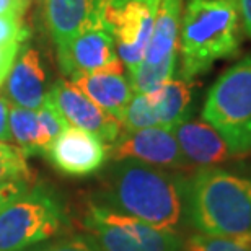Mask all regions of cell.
<instances>
[{
  "instance_id": "cell-28",
  "label": "cell",
  "mask_w": 251,
  "mask_h": 251,
  "mask_svg": "<svg viewBox=\"0 0 251 251\" xmlns=\"http://www.w3.org/2000/svg\"><path fill=\"white\" fill-rule=\"evenodd\" d=\"M25 8L26 7L20 3L18 0H0V17L22 18Z\"/></svg>"
},
{
  "instance_id": "cell-7",
  "label": "cell",
  "mask_w": 251,
  "mask_h": 251,
  "mask_svg": "<svg viewBox=\"0 0 251 251\" xmlns=\"http://www.w3.org/2000/svg\"><path fill=\"white\" fill-rule=\"evenodd\" d=\"M183 0H162L144 61L129 72L134 93H152L173 78L178 61V38Z\"/></svg>"
},
{
  "instance_id": "cell-22",
  "label": "cell",
  "mask_w": 251,
  "mask_h": 251,
  "mask_svg": "<svg viewBox=\"0 0 251 251\" xmlns=\"http://www.w3.org/2000/svg\"><path fill=\"white\" fill-rule=\"evenodd\" d=\"M183 251H251V243L209 235H193L184 242Z\"/></svg>"
},
{
  "instance_id": "cell-15",
  "label": "cell",
  "mask_w": 251,
  "mask_h": 251,
  "mask_svg": "<svg viewBox=\"0 0 251 251\" xmlns=\"http://www.w3.org/2000/svg\"><path fill=\"white\" fill-rule=\"evenodd\" d=\"M184 158L198 167H214L233 155L217 129L204 121H183L172 129Z\"/></svg>"
},
{
  "instance_id": "cell-18",
  "label": "cell",
  "mask_w": 251,
  "mask_h": 251,
  "mask_svg": "<svg viewBox=\"0 0 251 251\" xmlns=\"http://www.w3.org/2000/svg\"><path fill=\"white\" fill-rule=\"evenodd\" d=\"M8 129L10 137L17 147L26 155L43 153V134H41V124H39L38 111L33 109H25L10 104V114H8Z\"/></svg>"
},
{
  "instance_id": "cell-29",
  "label": "cell",
  "mask_w": 251,
  "mask_h": 251,
  "mask_svg": "<svg viewBox=\"0 0 251 251\" xmlns=\"http://www.w3.org/2000/svg\"><path fill=\"white\" fill-rule=\"evenodd\" d=\"M240 17H242L243 31L251 38V0H237Z\"/></svg>"
},
{
  "instance_id": "cell-10",
  "label": "cell",
  "mask_w": 251,
  "mask_h": 251,
  "mask_svg": "<svg viewBox=\"0 0 251 251\" xmlns=\"http://www.w3.org/2000/svg\"><path fill=\"white\" fill-rule=\"evenodd\" d=\"M52 167L69 176H88L103 168L109 158V145L88 130L69 126L46 149Z\"/></svg>"
},
{
  "instance_id": "cell-23",
  "label": "cell",
  "mask_w": 251,
  "mask_h": 251,
  "mask_svg": "<svg viewBox=\"0 0 251 251\" xmlns=\"http://www.w3.org/2000/svg\"><path fill=\"white\" fill-rule=\"evenodd\" d=\"M28 38V29L23 26L22 18L0 17V46L22 44Z\"/></svg>"
},
{
  "instance_id": "cell-26",
  "label": "cell",
  "mask_w": 251,
  "mask_h": 251,
  "mask_svg": "<svg viewBox=\"0 0 251 251\" xmlns=\"http://www.w3.org/2000/svg\"><path fill=\"white\" fill-rule=\"evenodd\" d=\"M18 49L20 44H5V46H0V87H2V83L7 78L10 69H12Z\"/></svg>"
},
{
  "instance_id": "cell-3",
  "label": "cell",
  "mask_w": 251,
  "mask_h": 251,
  "mask_svg": "<svg viewBox=\"0 0 251 251\" xmlns=\"http://www.w3.org/2000/svg\"><path fill=\"white\" fill-rule=\"evenodd\" d=\"M243 33L237 0H186L178 38L181 78L193 80L237 56Z\"/></svg>"
},
{
  "instance_id": "cell-16",
  "label": "cell",
  "mask_w": 251,
  "mask_h": 251,
  "mask_svg": "<svg viewBox=\"0 0 251 251\" xmlns=\"http://www.w3.org/2000/svg\"><path fill=\"white\" fill-rule=\"evenodd\" d=\"M69 82L118 121H121L124 109L134 95L132 85L124 77V74H77L72 75Z\"/></svg>"
},
{
  "instance_id": "cell-20",
  "label": "cell",
  "mask_w": 251,
  "mask_h": 251,
  "mask_svg": "<svg viewBox=\"0 0 251 251\" xmlns=\"http://www.w3.org/2000/svg\"><path fill=\"white\" fill-rule=\"evenodd\" d=\"M121 126L126 130H140L147 127H155L158 126L157 114H155L153 104L145 93H134L129 104L126 106Z\"/></svg>"
},
{
  "instance_id": "cell-4",
  "label": "cell",
  "mask_w": 251,
  "mask_h": 251,
  "mask_svg": "<svg viewBox=\"0 0 251 251\" xmlns=\"http://www.w3.org/2000/svg\"><path fill=\"white\" fill-rule=\"evenodd\" d=\"M202 118L227 140L233 155L251 152V54L215 80L205 97Z\"/></svg>"
},
{
  "instance_id": "cell-13",
  "label": "cell",
  "mask_w": 251,
  "mask_h": 251,
  "mask_svg": "<svg viewBox=\"0 0 251 251\" xmlns=\"http://www.w3.org/2000/svg\"><path fill=\"white\" fill-rule=\"evenodd\" d=\"M118 57L114 38L106 29L82 33L57 48L59 65L69 77L77 74L98 72Z\"/></svg>"
},
{
  "instance_id": "cell-12",
  "label": "cell",
  "mask_w": 251,
  "mask_h": 251,
  "mask_svg": "<svg viewBox=\"0 0 251 251\" xmlns=\"http://www.w3.org/2000/svg\"><path fill=\"white\" fill-rule=\"evenodd\" d=\"M114 0H48L46 17L56 46L93 29H104V13Z\"/></svg>"
},
{
  "instance_id": "cell-19",
  "label": "cell",
  "mask_w": 251,
  "mask_h": 251,
  "mask_svg": "<svg viewBox=\"0 0 251 251\" xmlns=\"http://www.w3.org/2000/svg\"><path fill=\"white\" fill-rule=\"evenodd\" d=\"M26 158L17 145L0 142V184L10 181H34Z\"/></svg>"
},
{
  "instance_id": "cell-24",
  "label": "cell",
  "mask_w": 251,
  "mask_h": 251,
  "mask_svg": "<svg viewBox=\"0 0 251 251\" xmlns=\"http://www.w3.org/2000/svg\"><path fill=\"white\" fill-rule=\"evenodd\" d=\"M39 251H101L97 242L90 237H70L59 240V242L48 245V247L41 248Z\"/></svg>"
},
{
  "instance_id": "cell-17",
  "label": "cell",
  "mask_w": 251,
  "mask_h": 251,
  "mask_svg": "<svg viewBox=\"0 0 251 251\" xmlns=\"http://www.w3.org/2000/svg\"><path fill=\"white\" fill-rule=\"evenodd\" d=\"M193 80L170 78L152 93H145L153 104L160 127L173 129L186 121L193 104Z\"/></svg>"
},
{
  "instance_id": "cell-27",
  "label": "cell",
  "mask_w": 251,
  "mask_h": 251,
  "mask_svg": "<svg viewBox=\"0 0 251 251\" xmlns=\"http://www.w3.org/2000/svg\"><path fill=\"white\" fill-rule=\"evenodd\" d=\"M8 114H10V101L0 95V142L12 140L8 129Z\"/></svg>"
},
{
  "instance_id": "cell-11",
  "label": "cell",
  "mask_w": 251,
  "mask_h": 251,
  "mask_svg": "<svg viewBox=\"0 0 251 251\" xmlns=\"http://www.w3.org/2000/svg\"><path fill=\"white\" fill-rule=\"evenodd\" d=\"M48 98L70 126L98 135L104 144H113L121 134V123L85 97L69 80L54 83Z\"/></svg>"
},
{
  "instance_id": "cell-9",
  "label": "cell",
  "mask_w": 251,
  "mask_h": 251,
  "mask_svg": "<svg viewBox=\"0 0 251 251\" xmlns=\"http://www.w3.org/2000/svg\"><path fill=\"white\" fill-rule=\"evenodd\" d=\"M109 158L114 162L135 160L158 168H188L191 163L184 158L172 129L147 127L126 130L109 145Z\"/></svg>"
},
{
  "instance_id": "cell-5",
  "label": "cell",
  "mask_w": 251,
  "mask_h": 251,
  "mask_svg": "<svg viewBox=\"0 0 251 251\" xmlns=\"http://www.w3.org/2000/svg\"><path fill=\"white\" fill-rule=\"evenodd\" d=\"M65 212L51 189L31 186L0 210V251H22L61 232Z\"/></svg>"
},
{
  "instance_id": "cell-1",
  "label": "cell",
  "mask_w": 251,
  "mask_h": 251,
  "mask_svg": "<svg viewBox=\"0 0 251 251\" xmlns=\"http://www.w3.org/2000/svg\"><path fill=\"white\" fill-rule=\"evenodd\" d=\"M186 189L188 178L179 173L123 160L109 172L100 204L157 228L176 232L188 217Z\"/></svg>"
},
{
  "instance_id": "cell-6",
  "label": "cell",
  "mask_w": 251,
  "mask_h": 251,
  "mask_svg": "<svg viewBox=\"0 0 251 251\" xmlns=\"http://www.w3.org/2000/svg\"><path fill=\"white\" fill-rule=\"evenodd\" d=\"M87 230L101 251H183L178 232L157 228L111 207L90 202L83 215Z\"/></svg>"
},
{
  "instance_id": "cell-25",
  "label": "cell",
  "mask_w": 251,
  "mask_h": 251,
  "mask_svg": "<svg viewBox=\"0 0 251 251\" xmlns=\"http://www.w3.org/2000/svg\"><path fill=\"white\" fill-rule=\"evenodd\" d=\"M33 186V181H10L5 184H0V210H2L8 202L17 199L18 196Z\"/></svg>"
},
{
  "instance_id": "cell-2",
  "label": "cell",
  "mask_w": 251,
  "mask_h": 251,
  "mask_svg": "<svg viewBox=\"0 0 251 251\" xmlns=\"http://www.w3.org/2000/svg\"><path fill=\"white\" fill-rule=\"evenodd\" d=\"M186 210L202 235L251 243V175L198 168L188 178Z\"/></svg>"
},
{
  "instance_id": "cell-21",
  "label": "cell",
  "mask_w": 251,
  "mask_h": 251,
  "mask_svg": "<svg viewBox=\"0 0 251 251\" xmlns=\"http://www.w3.org/2000/svg\"><path fill=\"white\" fill-rule=\"evenodd\" d=\"M38 116H39V124H41L44 152H46V149L49 145H51L70 124L65 121V118L57 111V108L54 106L51 100L48 98V95H46V98H44L43 106L38 109Z\"/></svg>"
},
{
  "instance_id": "cell-14",
  "label": "cell",
  "mask_w": 251,
  "mask_h": 251,
  "mask_svg": "<svg viewBox=\"0 0 251 251\" xmlns=\"http://www.w3.org/2000/svg\"><path fill=\"white\" fill-rule=\"evenodd\" d=\"M46 75L39 52L33 48L18 49L12 69L7 75L5 98L15 106L38 111L46 98Z\"/></svg>"
},
{
  "instance_id": "cell-30",
  "label": "cell",
  "mask_w": 251,
  "mask_h": 251,
  "mask_svg": "<svg viewBox=\"0 0 251 251\" xmlns=\"http://www.w3.org/2000/svg\"><path fill=\"white\" fill-rule=\"evenodd\" d=\"M18 2H20V3H22V5H25V7H26V5H28V2H29V0H18Z\"/></svg>"
},
{
  "instance_id": "cell-8",
  "label": "cell",
  "mask_w": 251,
  "mask_h": 251,
  "mask_svg": "<svg viewBox=\"0 0 251 251\" xmlns=\"http://www.w3.org/2000/svg\"><path fill=\"white\" fill-rule=\"evenodd\" d=\"M162 0H114L104 13V29L113 34L116 51L127 70L144 61Z\"/></svg>"
}]
</instances>
